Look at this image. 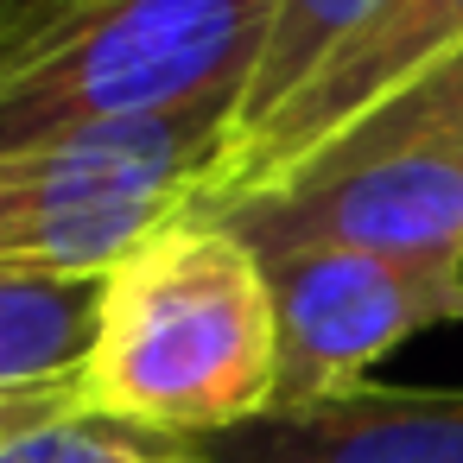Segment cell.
Here are the masks:
<instances>
[{"label":"cell","mask_w":463,"mask_h":463,"mask_svg":"<svg viewBox=\"0 0 463 463\" xmlns=\"http://www.w3.org/2000/svg\"><path fill=\"white\" fill-rule=\"evenodd\" d=\"M0 463H197L184 438L109 419L64 393H33V400H0Z\"/></svg>","instance_id":"30bf717a"},{"label":"cell","mask_w":463,"mask_h":463,"mask_svg":"<svg viewBox=\"0 0 463 463\" xmlns=\"http://www.w3.org/2000/svg\"><path fill=\"white\" fill-rule=\"evenodd\" d=\"M457 45H463V0H387V14L349 52H336L298 102H286L260 134H248L222 159L216 184L191 210L248 197V191L286 178L298 159H311L324 140H336L343 128H355L368 109H381L393 90H406L419 71H431Z\"/></svg>","instance_id":"8992f818"},{"label":"cell","mask_w":463,"mask_h":463,"mask_svg":"<svg viewBox=\"0 0 463 463\" xmlns=\"http://www.w3.org/2000/svg\"><path fill=\"white\" fill-rule=\"evenodd\" d=\"M77 0H0V83H7L58 26Z\"/></svg>","instance_id":"7c38bea8"},{"label":"cell","mask_w":463,"mask_h":463,"mask_svg":"<svg viewBox=\"0 0 463 463\" xmlns=\"http://www.w3.org/2000/svg\"><path fill=\"white\" fill-rule=\"evenodd\" d=\"M235 134L241 96H210L146 121L0 146V267L102 279L216 184Z\"/></svg>","instance_id":"7a4b0ae2"},{"label":"cell","mask_w":463,"mask_h":463,"mask_svg":"<svg viewBox=\"0 0 463 463\" xmlns=\"http://www.w3.org/2000/svg\"><path fill=\"white\" fill-rule=\"evenodd\" d=\"M279 0H77L0 83V146L248 96Z\"/></svg>","instance_id":"3957f363"},{"label":"cell","mask_w":463,"mask_h":463,"mask_svg":"<svg viewBox=\"0 0 463 463\" xmlns=\"http://www.w3.org/2000/svg\"><path fill=\"white\" fill-rule=\"evenodd\" d=\"M279 393L273 406H311L368 381V368L431 324L463 317V267H419L343 248L267 254Z\"/></svg>","instance_id":"277c9868"},{"label":"cell","mask_w":463,"mask_h":463,"mask_svg":"<svg viewBox=\"0 0 463 463\" xmlns=\"http://www.w3.org/2000/svg\"><path fill=\"white\" fill-rule=\"evenodd\" d=\"M102 317V279L0 267V400L77 387Z\"/></svg>","instance_id":"ba28073f"},{"label":"cell","mask_w":463,"mask_h":463,"mask_svg":"<svg viewBox=\"0 0 463 463\" xmlns=\"http://www.w3.org/2000/svg\"><path fill=\"white\" fill-rule=\"evenodd\" d=\"M381 14H387V0H279L267 52H260V71H254V83L241 96V134H235V146L248 134H260L286 102H298L317 83V71L336 52H349Z\"/></svg>","instance_id":"8fae6325"},{"label":"cell","mask_w":463,"mask_h":463,"mask_svg":"<svg viewBox=\"0 0 463 463\" xmlns=\"http://www.w3.org/2000/svg\"><path fill=\"white\" fill-rule=\"evenodd\" d=\"M279 336L267 267L222 222L184 210L102 273V317L77 400L165 431L210 438L273 412Z\"/></svg>","instance_id":"6da1fadb"},{"label":"cell","mask_w":463,"mask_h":463,"mask_svg":"<svg viewBox=\"0 0 463 463\" xmlns=\"http://www.w3.org/2000/svg\"><path fill=\"white\" fill-rule=\"evenodd\" d=\"M400 153H431V159H463V45L450 58H438L431 71H419L406 90H393L381 109H368L355 128H343L336 140H324L311 159H298L286 178H317L336 165H368V159H400ZM267 191V184H260Z\"/></svg>","instance_id":"9c48e42d"},{"label":"cell","mask_w":463,"mask_h":463,"mask_svg":"<svg viewBox=\"0 0 463 463\" xmlns=\"http://www.w3.org/2000/svg\"><path fill=\"white\" fill-rule=\"evenodd\" d=\"M197 463H463V387H349L184 438Z\"/></svg>","instance_id":"52a82bcc"},{"label":"cell","mask_w":463,"mask_h":463,"mask_svg":"<svg viewBox=\"0 0 463 463\" xmlns=\"http://www.w3.org/2000/svg\"><path fill=\"white\" fill-rule=\"evenodd\" d=\"M197 216L222 222L260 260L298 248H343V254H381L419 267H463V159L400 153V159L336 165L229 203H203Z\"/></svg>","instance_id":"5b68a950"}]
</instances>
